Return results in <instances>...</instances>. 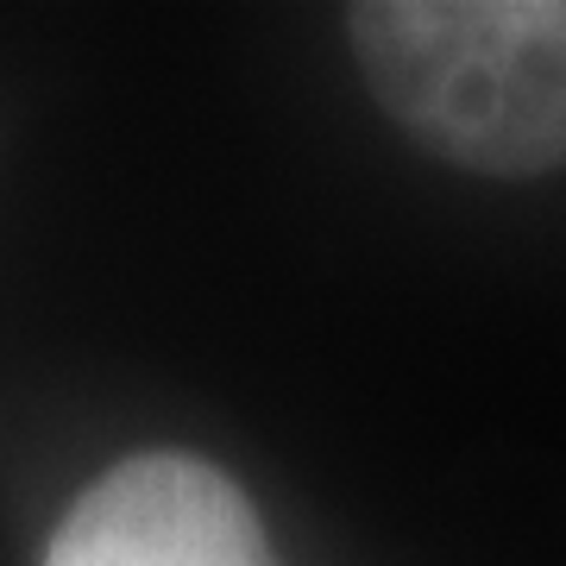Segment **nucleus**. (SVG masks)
Here are the masks:
<instances>
[{
    "mask_svg": "<svg viewBox=\"0 0 566 566\" xmlns=\"http://www.w3.org/2000/svg\"><path fill=\"white\" fill-rule=\"evenodd\" d=\"M346 39L422 151L479 177L566 164V0H359Z\"/></svg>",
    "mask_w": 566,
    "mask_h": 566,
    "instance_id": "obj_1",
    "label": "nucleus"
},
{
    "mask_svg": "<svg viewBox=\"0 0 566 566\" xmlns=\"http://www.w3.org/2000/svg\"><path fill=\"white\" fill-rule=\"evenodd\" d=\"M44 566H277L259 510L196 453H139L82 491Z\"/></svg>",
    "mask_w": 566,
    "mask_h": 566,
    "instance_id": "obj_2",
    "label": "nucleus"
}]
</instances>
